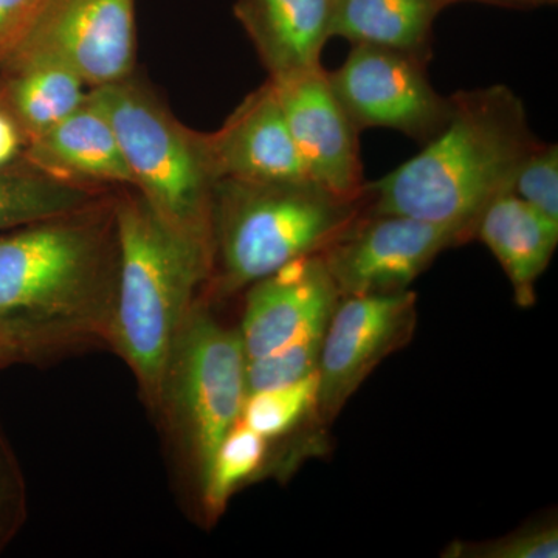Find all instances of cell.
<instances>
[{"mask_svg":"<svg viewBox=\"0 0 558 558\" xmlns=\"http://www.w3.org/2000/svg\"><path fill=\"white\" fill-rule=\"evenodd\" d=\"M538 143L523 101L508 86L457 92L449 120L424 149L366 183V205L449 223L473 240L483 209L509 191L513 172Z\"/></svg>","mask_w":558,"mask_h":558,"instance_id":"6da1fadb","label":"cell"},{"mask_svg":"<svg viewBox=\"0 0 558 558\" xmlns=\"http://www.w3.org/2000/svg\"><path fill=\"white\" fill-rule=\"evenodd\" d=\"M112 209L119 267L108 347L130 366L154 414L172 344L211 279L213 238L172 226L138 193Z\"/></svg>","mask_w":558,"mask_h":558,"instance_id":"7a4b0ae2","label":"cell"},{"mask_svg":"<svg viewBox=\"0 0 558 558\" xmlns=\"http://www.w3.org/2000/svg\"><path fill=\"white\" fill-rule=\"evenodd\" d=\"M112 205L0 233V318L80 333L108 347L116 303Z\"/></svg>","mask_w":558,"mask_h":558,"instance_id":"3957f363","label":"cell"},{"mask_svg":"<svg viewBox=\"0 0 558 558\" xmlns=\"http://www.w3.org/2000/svg\"><path fill=\"white\" fill-rule=\"evenodd\" d=\"M366 209L311 180H218L213 190V293L231 295L290 260L329 247Z\"/></svg>","mask_w":558,"mask_h":558,"instance_id":"277c9868","label":"cell"},{"mask_svg":"<svg viewBox=\"0 0 558 558\" xmlns=\"http://www.w3.org/2000/svg\"><path fill=\"white\" fill-rule=\"evenodd\" d=\"M247 355L240 330L220 325L202 299L183 323L161 377L154 416L204 484L209 462L247 398Z\"/></svg>","mask_w":558,"mask_h":558,"instance_id":"5b68a950","label":"cell"},{"mask_svg":"<svg viewBox=\"0 0 558 558\" xmlns=\"http://www.w3.org/2000/svg\"><path fill=\"white\" fill-rule=\"evenodd\" d=\"M134 179V190L179 229L213 238L215 174L204 134L190 131L131 78L94 87Z\"/></svg>","mask_w":558,"mask_h":558,"instance_id":"8992f818","label":"cell"},{"mask_svg":"<svg viewBox=\"0 0 558 558\" xmlns=\"http://www.w3.org/2000/svg\"><path fill=\"white\" fill-rule=\"evenodd\" d=\"M472 240L449 223L365 211L329 247L323 260L340 299L409 290L444 250Z\"/></svg>","mask_w":558,"mask_h":558,"instance_id":"52a82bcc","label":"cell"},{"mask_svg":"<svg viewBox=\"0 0 558 558\" xmlns=\"http://www.w3.org/2000/svg\"><path fill=\"white\" fill-rule=\"evenodd\" d=\"M427 64L405 51L354 44L328 80L359 131L385 128L425 145L450 116V97L432 86Z\"/></svg>","mask_w":558,"mask_h":558,"instance_id":"ba28073f","label":"cell"},{"mask_svg":"<svg viewBox=\"0 0 558 558\" xmlns=\"http://www.w3.org/2000/svg\"><path fill=\"white\" fill-rule=\"evenodd\" d=\"M134 58L135 0H44L0 68L53 61L94 89L131 78Z\"/></svg>","mask_w":558,"mask_h":558,"instance_id":"9c48e42d","label":"cell"},{"mask_svg":"<svg viewBox=\"0 0 558 558\" xmlns=\"http://www.w3.org/2000/svg\"><path fill=\"white\" fill-rule=\"evenodd\" d=\"M416 295L340 299L323 337L318 363L317 416L330 421L385 357L411 339Z\"/></svg>","mask_w":558,"mask_h":558,"instance_id":"30bf717a","label":"cell"},{"mask_svg":"<svg viewBox=\"0 0 558 558\" xmlns=\"http://www.w3.org/2000/svg\"><path fill=\"white\" fill-rule=\"evenodd\" d=\"M269 81L307 178L337 196L362 197L368 182L360 159V131L337 100L328 72L318 68Z\"/></svg>","mask_w":558,"mask_h":558,"instance_id":"8fae6325","label":"cell"},{"mask_svg":"<svg viewBox=\"0 0 558 558\" xmlns=\"http://www.w3.org/2000/svg\"><path fill=\"white\" fill-rule=\"evenodd\" d=\"M340 301L322 255L290 260L250 286L240 336L247 360L325 332Z\"/></svg>","mask_w":558,"mask_h":558,"instance_id":"7c38bea8","label":"cell"},{"mask_svg":"<svg viewBox=\"0 0 558 558\" xmlns=\"http://www.w3.org/2000/svg\"><path fill=\"white\" fill-rule=\"evenodd\" d=\"M204 137L216 182L310 180L271 81L250 94L219 131Z\"/></svg>","mask_w":558,"mask_h":558,"instance_id":"4fadbf2b","label":"cell"},{"mask_svg":"<svg viewBox=\"0 0 558 558\" xmlns=\"http://www.w3.org/2000/svg\"><path fill=\"white\" fill-rule=\"evenodd\" d=\"M333 0H236L241 22L274 81L322 68Z\"/></svg>","mask_w":558,"mask_h":558,"instance_id":"5bb4252c","label":"cell"},{"mask_svg":"<svg viewBox=\"0 0 558 558\" xmlns=\"http://www.w3.org/2000/svg\"><path fill=\"white\" fill-rule=\"evenodd\" d=\"M24 159L47 174L80 185H123L134 179L106 113L87 101L46 134L32 140Z\"/></svg>","mask_w":558,"mask_h":558,"instance_id":"9a60e30c","label":"cell"},{"mask_svg":"<svg viewBox=\"0 0 558 558\" xmlns=\"http://www.w3.org/2000/svg\"><path fill=\"white\" fill-rule=\"evenodd\" d=\"M473 238L498 259L519 306L535 303V284L548 269L558 244V223L505 191L481 213Z\"/></svg>","mask_w":558,"mask_h":558,"instance_id":"2e32d148","label":"cell"},{"mask_svg":"<svg viewBox=\"0 0 558 558\" xmlns=\"http://www.w3.org/2000/svg\"><path fill=\"white\" fill-rule=\"evenodd\" d=\"M451 0H333L330 35L429 60L433 24Z\"/></svg>","mask_w":558,"mask_h":558,"instance_id":"e0dca14e","label":"cell"},{"mask_svg":"<svg viewBox=\"0 0 558 558\" xmlns=\"http://www.w3.org/2000/svg\"><path fill=\"white\" fill-rule=\"evenodd\" d=\"M0 72V105L20 124L27 145L68 119L89 97L90 87L58 62H14Z\"/></svg>","mask_w":558,"mask_h":558,"instance_id":"ac0fdd59","label":"cell"},{"mask_svg":"<svg viewBox=\"0 0 558 558\" xmlns=\"http://www.w3.org/2000/svg\"><path fill=\"white\" fill-rule=\"evenodd\" d=\"M92 186L40 171L27 160L0 170V233L101 204Z\"/></svg>","mask_w":558,"mask_h":558,"instance_id":"d6986e66","label":"cell"},{"mask_svg":"<svg viewBox=\"0 0 558 558\" xmlns=\"http://www.w3.org/2000/svg\"><path fill=\"white\" fill-rule=\"evenodd\" d=\"M269 442L241 421L227 433L213 454L201 487L202 505L209 519L222 515L240 488L263 476L269 465Z\"/></svg>","mask_w":558,"mask_h":558,"instance_id":"ffe728a7","label":"cell"},{"mask_svg":"<svg viewBox=\"0 0 558 558\" xmlns=\"http://www.w3.org/2000/svg\"><path fill=\"white\" fill-rule=\"evenodd\" d=\"M318 411V373L284 387L248 392L242 407L241 422L274 440L299 428Z\"/></svg>","mask_w":558,"mask_h":558,"instance_id":"44dd1931","label":"cell"},{"mask_svg":"<svg viewBox=\"0 0 558 558\" xmlns=\"http://www.w3.org/2000/svg\"><path fill=\"white\" fill-rule=\"evenodd\" d=\"M98 347L69 330L0 318V369L13 365H44Z\"/></svg>","mask_w":558,"mask_h":558,"instance_id":"7402d4cb","label":"cell"},{"mask_svg":"<svg viewBox=\"0 0 558 558\" xmlns=\"http://www.w3.org/2000/svg\"><path fill=\"white\" fill-rule=\"evenodd\" d=\"M325 332L312 333L271 354L247 360V392L284 387L317 373Z\"/></svg>","mask_w":558,"mask_h":558,"instance_id":"603a6c76","label":"cell"},{"mask_svg":"<svg viewBox=\"0 0 558 558\" xmlns=\"http://www.w3.org/2000/svg\"><path fill=\"white\" fill-rule=\"evenodd\" d=\"M509 193L515 194L545 218L558 223V146L539 142L521 160L510 179Z\"/></svg>","mask_w":558,"mask_h":558,"instance_id":"cb8c5ba5","label":"cell"},{"mask_svg":"<svg viewBox=\"0 0 558 558\" xmlns=\"http://www.w3.org/2000/svg\"><path fill=\"white\" fill-rule=\"evenodd\" d=\"M27 517V483L20 459L0 424V554L20 534Z\"/></svg>","mask_w":558,"mask_h":558,"instance_id":"d4e9b609","label":"cell"},{"mask_svg":"<svg viewBox=\"0 0 558 558\" xmlns=\"http://www.w3.org/2000/svg\"><path fill=\"white\" fill-rule=\"evenodd\" d=\"M446 556L472 558H557L558 529L527 527L506 537L484 543H453Z\"/></svg>","mask_w":558,"mask_h":558,"instance_id":"484cf974","label":"cell"},{"mask_svg":"<svg viewBox=\"0 0 558 558\" xmlns=\"http://www.w3.org/2000/svg\"><path fill=\"white\" fill-rule=\"evenodd\" d=\"M44 0H0V64L16 49Z\"/></svg>","mask_w":558,"mask_h":558,"instance_id":"4316f807","label":"cell"},{"mask_svg":"<svg viewBox=\"0 0 558 558\" xmlns=\"http://www.w3.org/2000/svg\"><path fill=\"white\" fill-rule=\"evenodd\" d=\"M27 138L9 110L0 105V170L24 160Z\"/></svg>","mask_w":558,"mask_h":558,"instance_id":"83f0119b","label":"cell"},{"mask_svg":"<svg viewBox=\"0 0 558 558\" xmlns=\"http://www.w3.org/2000/svg\"><path fill=\"white\" fill-rule=\"evenodd\" d=\"M458 2V0H451V3ZM476 2L495 3V5L506 7H532L542 5V0H476Z\"/></svg>","mask_w":558,"mask_h":558,"instance_id":"f1b7e54d","label":"cell"},{"mask_svg":"<svg viewBox=\"0 0 558 558\" xmlns=\"http://www.w3.org/2000/svg\"><path fill=\"white\" fill-rule=\"evenodd\" d=\"M543 3H554L557 2V0H542Z\"/></svg>","mask_w":558,"mask_h":558,"instance_id":"f546056e","label":"cell"}]
</instances>
